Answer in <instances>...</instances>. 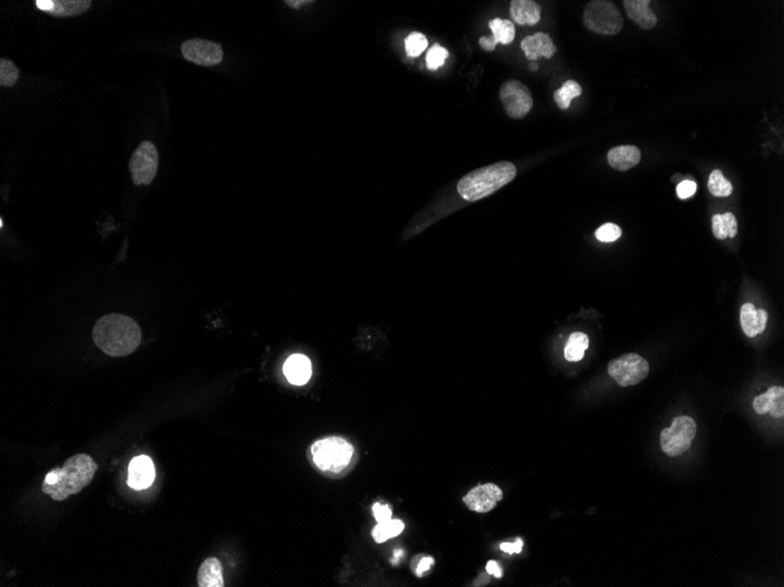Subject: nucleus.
<instances>
[{"mask_svg":"<svg viewBox=\"0 0 784 587\" xmlns=\"http://www.w3.org/2000/svg\"><path fill=\"white\" fill-rule=\"evenodd\" d=\"M98 465L91 456L76 454L69 458L62 468L52 469L44 482L42 490L57 502L76 495L92 483Z\"/></svg>","mask_w":784,"mask_h":587,"instance_id":"f257e3e1","label":"nucleus"},{"mask_svg":"<svg viewBox=\"0 0 784 587\" xmlns=\"http://www.w3.org/2000/svg\"><path fill=\"white\" fill-rule=\"evenodd\" d=\"M93 340L105 354L114 358L126 356L140 345V327L135 320L124 314H107L96 321Z\"/></svg>","mask_w":784,"mask_h":587,"instance_id":"f03ea898","label":"nucleus"},{"mask_svg":"<svg viewBox=\"0 0 784 587\" xmlns=\"http://www.w3.org/2000/svg\"><path fill=\"white\" fill-rule=\"evenodd\" d=\"M516 176V165L509 161H501L466 174L458 182L457 190L465 201L477 202L498 192L513 181Z\"/></svg>","mask_w":784,"mask_h":587,"instance_id":"7ed1b4c3","label":"nucleus"},{"mask_svg":"<svg viewBox=\"0 0 784 587\" xmlns=\"http://www.w3.org/2000/svg\"><path fill=\"white\" fill-rule=\"evenodd\" d=\"M353 444L339 436H329L316 441L312 446V456L316 467L324 472L339 474L346 470L353 460Z\"/></svg>","mask_w":784,"mask_h":587,"instance_id":"20e7f679","label":"nucleus"},{"mask_svg":"<svg viewBox=\"0 0 784 587\" xmlns=\"http://www.w3.org/2000/svg\"><path fill=\"white\" fill-rule=\"evenodd\" d=\"M586 28L599 35H615L623 28V18L612 1L592 0L584 11Z\"/></svg>","mask_w":784,"mask_h":587,"instance_id":"39448f33","label":"nucleus"},{"mask_svg":"<svg viewBox=\"0 0 784 587\" xmlns=\"http://www.w3.org/2000/svg\"><path fill=\"white\" fill-rule=\"evenodd\" d=\"M695 435L696 424L692 417H676L671 428H666L661 433V448L668 456H680L692 447Z\"/></svg>","mask_w":784,"mask_h":587,"instance_id":"423d86ee","label":"nucleus"},{"mask_svg":"<svg viewBox=\"0 0 784 587\" xmlns=\"http://www.w3.org/2000/svg\"><path fill=\"white\" fill-rule=\"evenodd\" d=\"M607 371L619 386H634L647 378L649 365L640 355L628 353L612 360Z\"/></svg>","mask_w":784,"mask_h":587,"instance_id":"0eeeda50","label":"nucleus"},{"mask_svg":"<svg viewBox=\"0 0 784 587\" xmlns=\"http://www.w3.org/2000/svg\"><path fill=\"white\" fill-rule=\"evenodd\" d=\"M159 154L154 144L144 141L130 157V171L135 185H149L158 171Z\"/></svg>","mask_w":784,"mask_h":587,"instance_id":"6e6552de","label":"nucleus"},{"mask_svg":"<svg viewBox=\"0 0 784 587\" xmlns=\"http://www.w3.org/2000/svg\"><path fill=\"white\" fill-rule=\"evenodd\" d=\"M499 98L511 119H524L533 107L530 89L518 80L504 82L500 87Z\"/></svg>","mask_w":784,"mask_h":587,"instance_id":"1a4fd4ad","label":"nucleus"},{"mask_svg":"<svg viewBox=\"0 0 784 587\" xmlns=\"http://www.w3.org/2000/svg\"><path fill=\"white\" fill-rule=\"evenodd\" d=\"M182 55L186 60L196 65L214 66L222 62L223 51L221 45L205 39H189L181 46Z\"/></svg>","mask_w":784,"mask_h":587,"instance_id":"9d476101","label":"nucleus"},{"mask_svg":"<svg viewBox=\"0 0 784 587\" xmlns=\"http://www.w3.org/2000/svg\"><path fill=\"white\" fill-rule=\"evenodd\" d=\"M503 499V492L494 483L477 485L464 496L462 502L471 511L487 513L494 510Z\"/></svg>","mask_w":784,"mask_h":587,"instance_id":"9b49d317","label":"nucleus"},{"mask_svg":"<svg viewBox=\"0 0 784 587\" xmlns=\"http://www.w3.org/2000/svg\"><path fill=\"white\" fill-rule=\"evenodd\" d=\"M155 478L154 463L147 455H140L130 461L127 484L134 490H144L153 484Z\"/></svg>","mask_w":784,"mask_h":587,"instance_id":"f8f14e48","label":"nucleus"},{"mask_svg":"<svg viewBox=\"0 0 784 587\" xmlns=\"http://www.w3.org/2000/svg\"><path fill=\"white\" fill-rule=\"evenodd\" d=\"M39 10L55 17H73L89 10L92 3L89 0H35Z\"/></svg>","mask_w":784,"mask_h":587,"instance_id":"ddd939ff","label":"nucleus"},{"mask_svg":"<svg viewBox=\"0 0 784 587\" xmlns=\"http://www.w3.org/2000/svg\"><path fill=\"white\" fill-rule=\"evenodd\" d=\"M521 50L530 62H537L538 58H552L557 53V47L550 35L542 32L528 35L521 41Z\"/></svg>","mask_w":784,"mask_h":587,"instance_id":"4468645a","label":"nucleus"},{"mask_svg":"<svg viewBox=\"0 0 784 587\" xmlns=\"http://www.w3.org/2000/svg\"><path fill=\"white\" fill-rule=\"evenodd\" d=\"M312 362L303 354H292L285 360L283 374L295 386H303L312 378Z\"/></svg>","mask_w":784,"mask_h":587,"instance_id":"2eb2a0df","label":"nucleus"},{"mask_svg":"<svg viewBox=\"0 0 784 587\" xmlns=\"http://www.w3.org/2000/svg\"><path fill=\"white\" fill-rule=\"evenodd\" d=\"M623 4L628 18L641 28L651 30L658 24V18L649 7V0H625Z\"/></svg>","mask_w":784,"mask_h":587,"instance_id":"dca6fc26","label":"nucleus"},{"mask_svg":"<svg viewBox=\"0 0 784 587\" xmlns=\"http://www.w3.org/2000/svg\"><path fill=\"white\" fill-rule=\"evenodd\" d=\"M741 326L746 337L754 338L763 333L767 327L768 313L764 310H756L754 304L746 303L741 308Z\"/></svg>","mask_w":784,"mask_h":587,"instance_id":"f3484780","label":"nucleus"},{"mask_svg":"<svg viewBox=\"0 0 784 587\" xmlns=\"http://www.w3.org/2000/svg\"><path fill=\"white\" fill-rule=\"evenodd\" d=\"M607 160L610 167L620 171H627L639 164L641 151L635 146H619L608 151Z\"/></svg>","mask_w":784,"mask_h":587,"instance_id":"a211bd4d","label":"nucleus"},{"mask_svg":"<svg viewBox=\"0 0 784 587\" xmlns=\"http://www.w3.org/2000/svg\"><path fill=\"white\" fill-rule=\"evenodd\" d=\"M510 14L514 23L533 26L540 21L541 7L533 0H513L511 1Z\"/></svg>","mask_w":784,"mask_h":587,"instance_id":"6ab92c4d","label":"nucleus"},{"mask_svg":"<svg viewBox=\"0 0 784 587\" xmlns=\"http://www.w3.org/2000/svg\"><path fill=\"white\" fill-rule=\"evenodd\" d=\"M198 586L199 587H223L222 564L217 558L210 557L207 558L198 572Z\"/></svg>","mask_w":784,"mask_h":587,"instance_id":"aec40b11","label":"nucleus"},{"mask_svg":"<svg viewBox=\"0 0 784 587\" xmlns=\"http://www.w3.org/2000/svg\"><path fill=\"white\" fill-rule=\"evenodd\" d=\"M712 233L720 240L723 239L734 238L737 235V217L732 212H726L723 215L712 216Z\"/></svg>","mask_w":784,"mask_h":587,"instance_id":"412c9836","label":"nucleus"},{"mask_svg":"<svg viewBox=\"0 0 784 587\" xmlns=\"http://www.w3.org/2000/svg\"><path fill=\"white\" fill-rule=\"evenodd\" d=\"M589 337L581 332H574L569 335V342L565 347L566 360L572 362L580 361L584 358L585 351L589 349Z\"/></svg>","mask_w":784,"mask_h":587,"instance_id":"4be33fe9","label":"nucleus"},{"mask_svg":"<svg viewBox=\"0 0 784 587\" xmlns=\"http://www.w3.org/2000/svg\"><path fill=\"white\" fill-rule=\"evenodd\" d=\"M404 528V523L402 522L401 519H390L387 522L377 523L371 535L376 543H384L390 538L399 536Z\"/></svg>","mask_w":784,"mask_h":587,"instance_id":"5701e85b","label":"nucleus"},{"mask_svg":"<svg viewBox=\"0 0 784 587\" xmlns=\"http://www.w3.org/2000/svg\"><path fill=\"white\" fill-rule=\"evenodd\" d=\"M489 28L492 31V37L496 44L510 45L516 38V28L511 21H503L500 18H496L489 23Z\"/></svg>","mask_w":784,"mask_h":587,"instance_id":"b1692460","label":"nucleus"},{"mask_svg":"<svg viewBox=\"0 0 784 587\" xmlns=\"http://www.w3.org/2000/svg\"><path fill=\"white\" fill-rule=\"evenodd\" d=\"M581 86L574 80H567L562 88L557 89L555 92V101L560 110H567L571 106L573 99L581 95Z\"/></svg>","mask_w":784,"mask_h":587,"instance_id":"393cba45","label":"nucleus"},{"mask_svg":"<svg viewBox=\"0 0 784 587\" xmlns=\"http://www.w3.org/2000/svg\"><path fill=\"white\" fill-rule=\"evenodd\" d=\"M708 189L715 197H727L732 195L733 185L723 176L722 171L714 170L709 175Z\"/></svg>","mask_w":784,"mask_h":587,"instance_id":"a878e982","label":"nucleus"},{"mask_svg":"<svg viewBox=\"0 0 784 587\" xmlns=\"http://www.w3.org/2000/svg\"><path fill=\"white\" fill-rule=\"evenodd\" d=\"M769 405V413L773 417H783L784 390L783 387H771L766 392Z\"/></svg>","mask_w":784,"mask_h":587,"instance_id":"bb28decb","label":"nucleus"},{"mask_svg":"<svg viewBox=\"0 0 784 587\" xmlns=\"http://www.w3.org/2000/svg\"><path fill=\"white\" fill-rule=\"evenodd\" d=\"M19 79V69L13 62L6 59L0 60V85L3 87H12Z\"/></svg>","mask_w":784,"mask_h":587,"instance_id":"cd10ccee","label":"nucleus"},{"mask_svg":"<svg viewBox=\"0 0 784 587\" xmlns=\"http://www.w3.org/2000/svg\"><path fill=\"white\" fill-rule=\"evenodd\" d=\"M428 47V39L419 32H414L405 40V51L409 57H418Z\"/></svg>","mask_w":784,"mask_h":587,"instance_id":"c85d7f7f","label":"nucleus"},{"mask_svg":"<svg viewBox=\"0 0 784 587\" xmlns=\"http://www.w3.org/2000/svg\"><path fill=\"white\" fill-rule=\"evenodd\" d=\"M449 57V52L445 48L442 47L441 45L435 44L430 48V51L428 52L426 55V65L428 69L431 71H436V69L442 67L445 62L446 59Z\"/></svg>","mask_w":784,"mask_h":587,"instance_id":"c756f323","label":"nucleus"},{"mask_svg":"<svg viewBox=\"0 0 784 587\" xmlns=\"http://www.w3.org/2000/svg\"><path fill=\"white\" fill-rule=\"evenodd\" d=\"M621 235H623V230L620 229V226L613 224V223L603 224L596 231V239L603 243L615 242L621 237Z\"/></svg>","mask_w":784,"mask_h":587,"instance_id":"7c9ffc66","label":"nucleus"},{"mask_svg":"<svg viewBox=\"0 0 784 587\" xmlns=\"http://www.w3.org/2000/svg\"><path fill=\"white\" fill-rule=\"evenodd\" d=\"M373 513L377 523H384L392 518V510L387 504L375 503L373 506Z\"/></svg>","mask_w":784,"mask_h":587,"instance_id":"2f4dec72","label":"nucleus"},{"mask_svg":"<svg viewBox=\"0 0 784 587\" xmlns=\"http://www.w3.org/2000/svg\"><path fill=\"white\" fill-rule=\"evenodd\" d=\"M696 189H698V185H696L695 182L682 181L680 182V185H678L676 192H678V196L680 199H688V198L695 195Z\"/></svg>","mask_w":784,"mask_h":587,"instance_id":"473e14b6","label":"nucleus"},{"mask_svg":"<svg viewBox=\"0 0 784 587\" xmlns=\"http://www.w3.org/2000/svg\"><path fill=\"white\" fill-rule=\"evenodd\" d=\"M754 409L757 414L760 415H766L769 413V405H768L767 394L764 393L762 395H759L755 397L753 403Z\"/></svg>","mask_w":784,"mask_h":587,"instance_id":"72a5a7b5","label":"nucleus"},{"mask_svg":"<svg viewBox=\"0 0 784 587\" xmlns=\"http://www.w3.org/2000/svg\"><path fill=\"white\" fill-rule=\"evenodd\" d=\"M433 564H435V559H433L431 556L423 557V558L418 562L416 570H414V572L417 574V577H423V574H424L426 571L430 570V569L433 566Z\"/></svg>","mask_w":784,"mask_h":587,"instance_id":"f704fd0d","label":"nucleus"},{"mask_svg":"<svg viewBox=\"0 0 784 587\" xmlns=\"http://www.w3.org/2000/svg\"><path fill=\"white\" fill-rule=\"evenodd\" d=\"M524 547V542L521 538H518L514 543H503L500 544V550L504 552H507L509 554H513V553H521V550Z\"/></svg>","mask_w":784,"mask_h":587,"instance_id":"c9c22d12","label":"nucleus"},{"mask_svg":"<svg viewBox=\"0 0 784 587\" xmlns=\"http://www.w3.org/2000/svg\"><path fill=\"white\" fill-rule=\"evenodd\" d=\"M487 574H492V576H494L496 578H499V579L503 577V570H501L499 563L496 562V560H490V562L487 564Z\"/></svg>","mask_w":784,"mask_h":587,"instance_id":"e433bc0d","label":"nucleus"},{"mask_svg":"<svg viewBox=\"0 0 784 587\" xmlns=\"http://www.w3.org/2000/svg\"><path fill=\"white\" fill-rule=\"evenodd\" d=\"M479 45L484 51L492 52L496 50V46L498 44H496L494 37H482L479 39Z\"/></svg>","mask_w":784,"mask_h":587,"instance_id":"4c0bfd02","label":"nucleus"},{"mask_svg":"<svg viewBox=\"0 0 784 587\" xmlns=\"http://www.w3.org/2000/svg\"><path fill=\"white\" fill-rule=\"evenodd\" d=\"M403 556H404V551H403V550H396V551H394V558L391 559V563L394 564V565H397V564L399 563V560L403 558Z\"/></svg>","mask_w":784,"mask_h":587,"instance_id":"58836bf2","label":"nucleus"},{"mask_svg":"<svg viewBox=\"0 0 784 587\" xmlns=\"http://www.w3.org/2000/svg\"><path fill=\"white\" fill-rule=\"evenodd\" d=\"M530 69H531V71H535V72L538 71V62H531V64H530Z\"/></svg>","mask_w":784,"mask_h":587,"instance_id":"ea45409f","label":"nucleus"}]
</instances>
